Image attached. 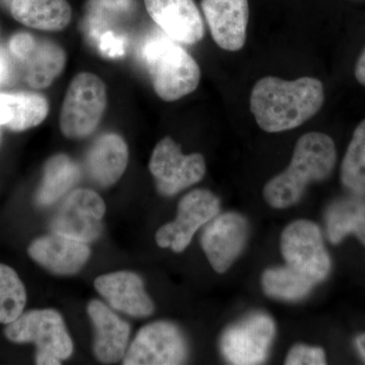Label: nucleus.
<instances>
[{"label": "nucleus", "instance_id": "obj_1", "mask_svg": "<svg viewBox=\"0 0 365 365\" xmlns=\"http://www.w3.org/2000/svg\"><path fill=\"white\" fill-rule=\"evenodd\" d=\"M325 101L321 81L300 78L284 81L266 76L252 90L250 107L262 130L269 133L292 130L318 114Z\"/></svg>", "mask_w": 365, "mask_h": 365}, {"label": "nucleus", "instance_id": "obj_2", "mask_svg": "<svg viewBox=\"0 0 365 365\" xmlns=\"http://www.w3.org/2000/svg\"><path fill=\"white\" fill-rule=\"evenodd\" d=\"M336 160V146L330 136L321 132L304 134L295 144L287 169L264 187L266 202L280 209L294 205L311 182L323 181L332 174Z\"/></svg>", "mask_w": 365, "mask_h": 365}, {"label": "nucleus", "instance_id": "obj_3", "mask_svg": "<svg viewBox=\"0 0 365 365\" xmlns=\"http://www.w3.org/2000/svg\"><path fill=\"white\" fill-rule=\"evenodd\" d=\"M145 66L158 97L175 102L198 88L200 67L180 43L167 35L150 38L143 48Z\"/></svg>", "mask_w": 365, "mask_h": 365}, {"label": "nucleus", "instance_id": "obj_4", "mask_svg": "<svg viewBox=\"0 0 365 365\" xmlns=\"http://www.w3.org/2000/svg\"><path fill=\"white\" fill-rule=\"evenodd\" d=\"M6 337L14 343H34L36 364H61L73 351V344L63 319L54 309H33L7 324Z\"/></svg>", "mask_w": 365, "mask_h": 365}, {"label": "nucleus", "instance_id": "obj_5", "mask_svg": "<svg viewBox=\"0 0 365 365\" xmlns=\"http://www.w3.org/2000/svg\"><path fill=\"white\" fill-rule=\"evenodd\" d=\"M104 81L91 72L74 76L66 91L60 112V129L69 139L91 135L102 121L107 108Z\"/></svg>", "mask_w": 365, "mask_h": 365}, {"label": "nucleus", "instance_id": "obj_6", "mask_svg": "<svg viewBox=\"0 0 365 365\" xmlns=\"http://www.w3.org/2000/svg\"><path fill=\"white\" fill-rule=\"evenodd\" d=\"M281 252L288 266L314 283L326 279L330 273V256L316 223L300 220L288 225L281 235Z\"/></svg>", "mask_w": 365, "mask_h": 365}, {"label": "nucleus", "instance_id": "obj_7", "mask_svg": "<svg viewBox=\"0 0 365 365\" xmlns=\"http://www.w3.org/2000/svg\"><path fill=\"white\" fill-rule=\"evenodd\" d=\"M150 170L160 193L173 196L202 180L206 165L202 155H182L174 139L165 137L153 151Z\"/></svg>", "mask_w": 365, "mask_h": 365}, {"label": "nucleus", "instance_id": "obj_8", "mask_svg": "<svg viewBox=\"0 0 365 365\" xmlns=\"http://www.w3.org/2000/svg\"><path fill=\"white\" fill-rule=\"evenodd\" d=\"M275 336V324L268 314H249L228 327L220 339V350L232 364H260L267 357Z\"/></svg>", "mask_w": 365, "mask_h": 365}, {"label": "nucleus", "instance_id": "obj_9", "mask_svg": "<svg viewBox=\"0 0 365 365\" xmlns=\"http://www.w3.org/2000/svg\"><path fill=\"white\" fill-rule=\"evenodd\" d=\"M187 352L186 340L178 327L169 322H155L140 329L125 353L123 364H182Z\"/></svg>", "mask_w": 365, "mask_h": 365}, {"label": "nucleus", "instance_id": "obj_10", "mask_svg": "<svg viewBox=\"0 0 365 365\" xmlns=\"http://www.w3.org/2000/svg\"><path fill=\"white\" fill-rule=\"evenodd\" d=\"M105 212L104 200L95 191L74 190L55 213L51 222L53 232L88 244L102 234Z\"/></svg>", "mask_w": 365, "mask_h": 365}, {"label": "nucleus", "instance_id": "obj_11", "mask_svg": "<svg viewBox=\"0 0 365 365\" xmlns=\"http://www.w3.org/2000/svg\"><path fill=\"white\" fill-rule=\"evenodd\" d=\"M220 205V199L208 190L190 192L180 201L176 220L158 230L157 244L160 248L181 253L189 246L197 230L215 217Z\"/></svg>", "mask_w": 365, "mask_h": 365}, {"label": "nucleus", "instance_id": "obj_12", "mask_svg": "<svg viewBox=\"0 0 365 365\" xmlns=\"http://www.w3.org/2000/svg\"><path fill=\"white\" fill-rule=\"evenodd\" d=\"M248 235V222L239 213H223L209 223L201 237V246L216 272H225L232 265L244 250Z\"/></svg>", "mask_w": 365, "mask_h": 365}, {"label": "nucleus", "instance_id": "obj_13", "mask_svg": "<svg viewBox=\"0 0 365 365\" xmlns=\"http://www.w3.org/2000/svg\"><path fill=\"white\" fill-rule=\"evenodd\" d=\"M144 4L151 20L170 39L185 45L203 39L202 16L194 0H144Z\"/></svg>", "mask_w": 365, "mask_h": 365}, {"label": "nucleus", "instance_id": "obj_14", "mask_svg": "<svg viewBox=\"0 0 365 365\" xmlns=\"http://www.w3.org/2000/svg\"><path fill=\"white\" fill-rule=\"evenodd\" d=\"M211 36L227 51H239L246 43L249 24L248 0H202Z\"/></svg>", "mask_w": 365, "mask_h": 365}, {"label": "nucleus", "instance_id": "obj_15", "mask_svg": "<svg viewBox=\"0 0 365 365\" xmlns=\"http://www.w3.org/2000/svg\"><path fill=\"white\" fill-rule=\"evenodd\" d=\"M34 261L59 275L78 273L90 258L88 244L53 232L35 240L29 247Z\"/></svg>", "mask_w": 365, "mask_h": 365}, {"label": "nucleus", "instance_id": "obj_16", "mask_svg": "<svg viewBox=\"0 0 365 365\" xmlns=\"http://www.w3.org/2000/svg\"><path fill=\"white\" fill-rule=\"evenodd\" d=\"M95 287L113 309L134 318H145L155 311L143 279L135 273L121 271L98 276Z\"/></svg>", "mask_w": 365, "mask_h": 365}, {"label": "nucleus", "instance_id": "obj_17", "mask_svg": "<svg viewBox=\"0 0 365 365\" xmlns=\"http://www.w3.org/2000/svg\"><path fill=\"white\" fill-rule=\"evenodd\" d=\"M88 313L95 326L93 352L96 357L104 364H115L124 359L130 326L98 299L91 300L88 304Z\"/></svg>", "mask_w": 365, "mask_h": 365}, {"label": "nucleus", "instance_id": "obj_18", "mask_svg": "<svg viewBox=\"0 0 365 365\" xmlns=\"http://www.w3.org/2000/svg\"><path fill=\"white\" fill-rule=\"evenodd\" d=\"M128 160V146L124 139L116 133H107L91 145L86 157V169L98 186L110 187L123 176Z\"/></svg>", "mask_w": 365, "mask_h": 365}, {"label": "nucleus", "instance_id": "obj_19", "mask_svg": "<svg viewBox=\"0 0 365 365\" xmlns=\"http://www.w3.org/2000/svg\"><path fill=\"white\" fill-rule=\"evenodd\" d=\"M9 9L21 25L47 32L64 30L72 16L67 0H13Z\"/></svg>", "mask_w": 365, "mask_h": 365}, {"label": "nucleus", "instance_id": "obj_20", "mask_svg": "<svg viewBox=\"0 0 365 365\" xmlns=\"http://www.w3.org/2000/svg\"><path fill=\"white\" fill-rule=\"evenodd\" d=\"M49 113L44 96L34 93H0V126L21 132L42 123Z\"/></svg>", "mask_w": 365, "mask_h": 365}, {"label": "nucleus", "instance_id": "obj_21", "mask_svg": "<svg viewBox=\"0 0 365 365\" xmlns=\"http://www.w3.org/2000/svg\"><path fill=\"white\" fill-rule=\"evenodd\" d=\"M21 63L26 83L35 90H44L51 86L66 68V54L57 43L41 39Z\"/></svg>", "mask_w": 365, "mask_h": 365}, {"label": "nucleus", "instance_id": "obj_22", "mask_svg": "<svg viewBox=\"0 0 365 365\" xmlns=\"http://www.w3.org/2000/svg\"><path fill=\"white\" fill-rule=\"evenodd\" d=\"M327 234L333 244H339L353 234L365 246V199L354 195L334 201L326 211Z\"/></svg>", "mask_w": 365, "mask_h": 365}, {"label": "nucleus", "instance_id": "obj_23", "mask_svg": "<svg viewBox=\"0 0 365 365\" xmlns=\"http://www.w3.org/2000/svg\"><path fill=\"white\" fill-rule=\"evenodd\" d=\"M81 179V170L68 155H53L44 167L42 182L35 196L40 207H47L71 191Z\"/></svg>", "mask_w": 365, "mask_h": 365}, {"label": "nucleus", "instance_id": "obj_24", "mask_svg": "<svg viewBox=\"0 0 365 365\" xmlns=\"http://www.w3.org/2000/svg\"><path fill=\"white\" fill-rule=\"evenodd\" d=\"M314 284L313 281L290 266L269 269L262 275V287L265 294L278 299H304Z\"/></svg>", "mask_w": 365, "mask_h": 365}, {"label": "nucleus", "instance_id": "obj_25", "mask_svg": "<svg viewBox=\"0 0 365 365\" xmlns=\"http://www.w3.org/2000/svg\"><path fill=\"white\" fill-rule=\"evenodd\" d=\"M340 177L346 189L365 197V119L355 128L341 165Z\"/></svg>", "mask_w": 365, "mask_h": 365}, {"label": "nucleus", "instance_id": "obj_26", "mask_svg": "<svg viewBox=\"0 0 365 365\" xmlns=\"http://www.w3.org/2000/svg\"><path fill=\"white\" fill-rule=\"evenodd\" d=\"M26 302L25 285L18 273L0 264V323L9 324L23 314Z\"/></svg>", "mask_w": 365, "mask_h": 365}, {"label": "nucleus", "instance_id": "obj_27", "mask_svg": "<svg viewBox=\"0 0 365 365\" xmlns=\"http://www.w3.org/2000/svg\"><path fill=\"white\" fill-rule=\"evenodd\" d=\"M326 355L322 348L311 347L304 344H297L288 352L285 364L287 365H323L326 364Z\"/></svg>", "mask_w": 365, "mask_h": 365}, {"label": "nucleus", "instance_id": "obj_28", "mask_svg": "<svg viewBox=\"0 0 365 365\" xmlns=\"http://www.w3.org/2000/svg\"><path fill=\"white\" fill-rule=\"evenodd\" d=\"M37 41L38 39L29 33L14 34L9 40V51L14 59L18 60L19 62L25 60L36 47Z\"/></svg>", "mask_w": 365, "mask_h": 365}, {"label": "nucleus", "instance_id": "obj_29", "mask_svg": "<svg viewBox=\"0 0 365 365\" xmlns=\"http://www.w3.org/2000/svg\"><path fill=\"white\" fill-rule=\"evenodd\" d=\"M14 62L11 56L0 48V86L7 85L14 78Z\"/></svg>", "mask_w": 365, "mask_h": 365}, {"label": "nucleus", "instance_id": "obj_30", "mask_svg": "<svg viewBox=\"0 0 365 365\" xmlns=\"http://www.w3.org/2000/svg\"><path fill=\"white\" fill-rule=\"evenodd\" d=\"M355 78L360 85L365 86V47L362 52L360 53L356 64H355Z\"/></svg>", "mask_w": 365, "mask_h": 365}, {"label": "nucleus", "instance_id": "obj_31", "mask_svg": "<svg viewBox=\"0 0 365 365\" xmlns=\"http://www.w3.org/2000/svg\"><path fill=\"white\" fill-rule=\"evenodd\" d=\"M355 346H356L360 356L365 362V333L357 336L356 339H355Z\"/></svg>", "mask_w": 365, "mask_h": 365}, {"label": "nucleus", "instance_id": "obj_32", "mask_svg": "<svg viewBox=\"0 0 365 365\" xmlns=\"http://www.w3.org/2000/svg\"><path fill=\"white\" fill-rule=\"evenodd\" d=\"M2 2H4V4H6L7 6H11V1L13 0H1Z\"/></svg>", "mask_w": 365, "mask_h": 365}]
</instances>
